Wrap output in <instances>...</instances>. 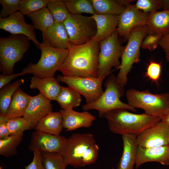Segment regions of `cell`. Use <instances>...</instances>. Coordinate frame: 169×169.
I'll return each mask as SVG.
<instances>
[{
    "label": "cell",
    "instance_id": "f546056e",
    "mask_svg": "<svg viewBox=\"0 0 169 169\" xmlns=\"http://www.w3.org/2000/svg\"><path fill=\"white\" fill-rule=\"evenodd\" d=\"M23 136L10 135L0 139V155L7 158L17 155V147L21 143Z\"/></svg>",
    "mask_w": 169,
    "mask_h": 169
},
{
    "label": "cell",
    "instance_id": "6da1fadb",
    "mask_svg": "<svg viewBox=\"0 0 169 169\" xmlns=\"http://www.w3.org/2000/svg\"><path fill=\"white\" fill-rule=\"evenodd\" d=\"M68 54L59 71L67 77H98L99 43L93 39L80 45L69 43Z\"/></svg>",
    "mask_w": 169,
    "mask_h": 169
},
{
    "label": "cell",
    "instance_id": "52a82bcc",
    "mask_svg": "<svg viewBox=\"0 0 169 169\" xmlns=\"http://www.w3.org/2000/svg\"><path fill=\"white\" fill-rule=\"evenodd\" d=\"M126 96L129 105L136 108L143 109L145 113L160 118L169 110V93L153 94L148 90L142 91L128 90Z\"/></svg>",
    "mask_w": 169,
    "mask_h": 169
},
{
    "label": "cell",
    "instance_id": "277c9868",
    "mask_svg": "<svg viewBox=\"0 0 169 169\" xmlns=\"http://www.w3.org/2000/svg\"><path fill=\"white\" fill-rule=\"evenodd\" d=\"M43 37L39 49L41 51L39 60L36 64H29L20 73L21 75L29 74L40 78L53 77L63 63L68 54V49L55 48Z\"/></svg>",
    "mask_w": 169,
    "mask_h": 169
},
{
    "label": "cell",
    "instance_id": "ee69618b",
    "mask_svg": "<svg viewBox=\"0 0 169 169\" xmlns=\"http://www.w3.org/2000/svg\"><path fill=\"white\" fill-rule=\"evenodd\" d=\"M161 121L169 127V110L165 112L160 117Z\"/></svg>",
    "mask_w": 169,
    "mask_h": 169
},
{
    "label": "cell",
    "instance_id": "d6986e66",
    "mask_svg": "<svg viewBox=\"0 0 169 169\" xmlns=\"http://www.w3.org/2000/svg\"><path fill=\"white\" fill-rule=\"evenodd\" d=\"M96 23L97 32L93 38L99 42L109 37L117 28L119 15L95 13L91 16Z\"/></svg>",
    "mask_w": 169,
    "mask_h": 169
},
{
    "label": "cell",
    "instance_id": "8992f818",
    "mask_svg": "<svg viewBox=\"0 0 169 169\" xmlns=\"http://www.w3.org/2000/svg\"><path fill=\"white\" fill-rule=\"evenodd\" d=\"M30 40L22 34H11L0 38V70L3 74H13L15 64L29 50Z\"/></svg>",
    "mask_w": 169,
    "mask_h": 169
},
{
    "label": "cell",
    "instance_id": "4dcf8cb0",
    "mask_svg": "<svg viewBox=\"0 0 169 169\" xmlns=\"http://www.w3.org/2000/svg\"><path fill=\"white\" fill-rule=\"evenodd\" d=\"M7 125L10 135L23 136L24 132L35 128L36 126L23 117L8 120Z\"/></svg>",
    "mask_w": 169,
    "mask_h": 169
},
{
    "label": "cell",
    "instance_id": "d6a6232c",
    "mask_svg": "<svg viewBox=\"0 0 169 169\" xmlns=\"http://www.w3.org/2000/svg\"><path fill=\"white\" fill-rule=\"evenodd\" d=\"M66 7L71 14H81L85 13L93 15L95 13L91 0H64Z\"/></svg>",
    "mask_w": 169,
    "mask_h": 169
},
{
    "label": "cell",
    "instance_id": "5b68a950",
    "mask_svg": "<svg viewBox=\"0 0 169 169\" xmlns=\"http://www.w3.org/2000/svg\"><path fill=\"white\" fill-rule=\"evenodd\" d=\"M104 85L106 89L101 96L95 101L83 105L82 107L83 110H96L100 118L103 117L104 115L107 112L116 109H125L134 112L136 111V108L120 100V98L125 94L124 87L117 82L116 76L114 74H110Z\"/></svg>",
    "mask_w": 169,
    "mask_h": 169
},
{
    "label": "cell",
    "instance_id": "7402d4cb",
    "mask_svg": "<svg viewBox=\"0 0 169 169\" xmlns=\"http://www.w3.org/2000/svg\"><path fill=\"white\" fill-rule=\"evenodd\" d=\"M42 36L52 46L59 49H67L70 43L67 32L62 22H54L51 27L42 33Z\"/></svg>",
    "mask_w": 169,
    "mask_h": 169
},
{
    "label": "cell",
    "instance_id": "4316f807",
    "mask_svg": "<svg viewBox=\"0 0 169 169\" xmlns=\"http://www.w3.org/2000/svg\"><path fill=\"white\" fill-rule=\"evenodd\" d=\"M81 95L72 88L62 86L56 101L62 109H73L80 105L81 101Z\"/></svg>",
    "mask_w": 169,
    "mask_h": 169
},
{
    "label": "cell",
    "instance_id": "3957f363",
    "mask_svg": "<svg viewBox=\"0 0 169 169\" xmlns=\"http://www.w3.org/2000/svg\"><path fill=\"white\" fill-rule=\"evenodd\" d=\"M103 117L107 120L111 132L121 135L129 133L137 136L161 121L158 117L145 113L134 114L123 109L110 111L105 113Z\"/></svg>",
    "mask_w": 169,
    "mask_h": 169
},
{
    "label": "cell",
    "instance_id": "603a6c76",
    "mask_svg": "<svg viewBox=\"0 0 169 169\" xmlns=\"http://www.w3.org/2000/svg\"><path fill=\"white\" fill-rule=\"evenodd\" d=\"M146 26L148 34H156L163 37L169 34V10L150 13Z\"/></svg>",
    "mask_w": 169,
    "mask_h": 169
},
{
    "label": "cell",
    "instance_id": "ab89813d",
    "mask_svg": "<svg viewBox=\"0 0 169 169\" xmlns=\"http://www.w3.org/2000/svg\"><path fill=\"white\" fill-rule=\"evenodd\" d=\"M33 152V160L29 164L25 166V169H45L43 165L41 152L38 150Z\"/></svg>",
    "mask_w": 169,
    "mask_h": 169
},
{
    "label": "cell",
    "instance_id": "1f68e13d",
    "mask_svg": "<svg viewBox=\"0 0 169 169\" xmlns=\"http://www.w3.org/2000/svg\"><path fill=\"white\" fill-rule=\"evenodd\" d=\"M47 8L52 14L55 22L63 23L71 14L64 0H50Z\"/></svg>",
    "mask_w": 169,
    "mask_h": 169
},
{
    "label": "cell",
    "instance_id": "60d3db41",
    "mask_svg": "<svg viewBox=\"0 0 169 169\" xmlns=\"http://www.w3.org/2000/svg\"><path fill=\"white\" fill-rule=\"evenodd\" d=\"M8 121L5 116L0 115V139L6 138L10 136L7 125Z\"/></svg>",
    "mask_w": 169,
    "mask_h": 169
},
{
    "label": "cell",
    "instance_id": "30bf717a",
    "mask_svg": "<svg viewBox=\"0 0 169 169\" xmlns=\"http://www.w3.org/2000/svg\"><path fill=\"white\" fill-rule=\"evenodd\" d=\"M63 23L70 43L73 45L85 44L92 39L96 33V23L91 16L71 14Z\"/></svg>",
    "mask_w": 169,
    "mask_h": 169
},
{
    "label": "cell",
    "instance_id": "e0dca14e",
    "mask_svg": "<svg viewBox=\"0 0 169 169\" xmlns=\"http://www.w3.org/2000/svg\"><path fill=\"white\" fill-rule=\"evenodd\" d=\"M63 119V128L71 131L82 128H89L95 119V116L88 111L78 112L70 110L61 109L59 111Z\"/></svg>",
    "mask_w": 169,
    "mask_h": 169
},
{
    "label": "cell",
    "instance_id": "9a60e30c",
    "mask_svg": "<svg viewBox=\"0 0 169 169\" xmlns=\"http://www.w3.org/2000/svg\"><path fill=\"white\" fill-rule=\"evenodd\" d=\"M65 136L55 135L36 130L32 134L28 149L33 152L59 153L66 139Z\"/></svg>",
    "mask_w": 169,
    "mask_h": 169
},
{
    "label": "cell",
    "instance_id": "7a4b0ae2",
    "mask_svg": "<svg viewBox=\"0 0 169 169\" xmlns=\"http://www.w3.org/2000/svg\"><path fill=\"white\" fill-rule=\"evenodd\" d=\"M99 149L92 134L75 133L66 138L59 153L67 166L77 168L95 163Z\"/></svg>",
    "mask_w": 169,
    "mask_h": 169
},
{
    "label": "cell",
    "instance_id": "4fadbf2b",
    "mask_svg": "<svg viewBox=\"0 0 169 169\" xmlns=\"http://www.w3.org/2000/svg\"><path fill=\"white\" fill-rule=\"evenodd\" d=\"M0 28L12 34H22L26 36L39 49L41 43L37 40L34 28L26 23L23 15L19 11L7 18H0Z\"/></svg>",
    "mask_w": 169,
    "mask_h": 169
},
{
    "label": "cell",
    "instance_id": "bcb514c9",
    "mask_svg": "<svg viewBox=\"0 0 169 169\" xmlns=\"http://www.w3.org/2000/svg\"><path fill=\"white\" fill-rule=\"evenodd\" d=\"M166 58L167 60L169 62V52L166 53Z\"/></svg>",
    "mask_w": 169,
    "mask_h": 169
},
{
    "label": "cell",
    "instance_id": "44dd1931",
    "mask_svg": "<svg viewBox=\"0 0 169 169\" xmlns=\"http://www.w3.org/2000/svg\"><path fill=\"white\" fill-rule=\"evenodd\" d=\"M136 136L135 135L129 133L122 135L123 151L116 169H133L138 146Z\"/></svg>",
    "mask_w": 169,
    "mask_h": 169
},
{
    "label": "cell",
    "instance_id": "836d02e7",
    "mask_svg": "<svg viewBox=\"0 0 169 169\" xmlns=\"http://www.w3.org/2000/svg\"><path fill=\"white\" fill-rule=\"evenodd\" d=\"M45 169H66L67 166L59 153L41 152Z\"/></svg>",
    "mask_w": 169,
    "mask_h": 169
},
{
    "label": "cell",
    "instance_id": "ac0fdd59",
    "mask_svg": "<svg viewBox=\"0 0 169 169\" xmlns=\"http://www.w3.org/2000/svg\"><path fill=\"white\" fill-rule=\"evenodd\" d=\"M51 101L40 93L32 96L23 117L36 126L41 120L53 112Z\"/></svg>",
    "mask_w": 169,
    "mask_h": 169
},
{
    "label": "cell",
    "instance_id": "f1b7e54d",
    "mask_svg": "<svg viewBox=\"0 0 169 169\" xmlns=\"http://www.w3.org/2000/svg\"><path fill=\"white\" fill-rule=\"evenodd\" d=\"M24 83V79H19L0 89V115L5 116L14 93Z\"/></svg>",
    "mask_w": 169,
    "mask_h": 169
},
{
    "label": "cell",
    "instance_id": "ba28073f",
    "mask_svg": "<svg viewBox=\"0 0 169 169\" xmlns=\"http://www.w3.org/2000/svg\"><path fill=\"white\" fill-rule=\"evenodd\" d=\"M147 34L146 25L134 28L130 34L127 43L124 47L120 71L116 76L117 82L123 87L127 83V75L133 64L140 61V48L143 39Z\"/></svg>",
    "mask_w": 169,
    "mask_h": 169
},
{
    "label": "cell",
    "instance_id": "b9f144b4",
    "mask_svg": "<svg viewBox=\"0 0 169 169\" xmlns=\"http://www.w3.org/2000/svg\"><path fill=\"white\" fill-rule=\"evenodd\" d=\"M21 75L20 73L9 75H5L3 74L0 75V89L8 85L13 79Z\"/></svg>",
    "mask_w": 169,
    "mask_h": 169
},
{
    "label": "cell",
    "instance_id": "7dc6e473",
    "mask_svg": "<svg viewBox=\"0 0 169 169\" xmlns=\"http://www.w3.org/2000/svg\"><path fill=\"white\" fill-rule=\"evenodd\" d=\"M0 169H3L2 166H0Z\"/></svg>",
    "mask_w": 169,
    "mask_h": 169
},
{
    "label": "cell",
    "instance_id": "5bb4252c",
    "mask_svg": "<svg viewBox=\"0 0 169 169\" xmlns=\"http://www.w3.org/2000/svg\"><path fill=\"white\" fill-rule=\"evenodd\" d=\"M136 141L138 146L144 148L169 145V127L161 121L138 135Z\"/></svg>",
    "mask_w": 169,
    "mask_h": 169
},
{
    "label": "cell",
    "instance_id": "7bdbcfd3",
    "mask_svg": "<svg viewBox=\"0 0 169 169\" xmlns=\"http://www.w3.org/2000/svg\"><path fill=\"white\" fill-rule=\"evenodd\" d=\"M159 45L166 53L169 52V34L162 37Z\"/></svg>",
    "mask_w": 169,
    "mask_h": 169
},
{
    "label": "cell",
    "instance_id": "7c38bea8",
    "mask_svg": "<svg viewBox=\"0 0 169 169\" xmlns=\"http://www.w3.org/2000/svg\"><path fill=\"white\" fill-rule=\"evenodd\" d=\"M150 13H146L137 9L135 5L127 6L119 15V22L116 31L119 36L127 39L134 28L146 25Z\"/></svg>",
    "mask_w": 169,
    "mask_h": 169
},
{
    "label": "cell",
    "instance_id": "e575fe53",
    "mask_svg": "<svg viewBox=\"0 0 169 169\" xmlns=\"http://www.w3.org/2000/svg\"><path fill=\"white\" fill-rule=\"evenodd\" d=\"M50 0H22L19 11L27 16L45 7Z\"/></svg>",
    "mask_w": 169,
    "mask_h": 169
},
{
    "label": "cell",
    "instance_id": "d590c367",
    "mask_svg": "<svg viewBox=\"0 0 169 169\" xmlns=\"http://www.w3.org/2000/svg\"><path fill=\"white\" fill-rule=\"evenodd\" d=\"M22 0H0L2 8L0 13V18H5L19 11Z\"/></svg>",
    "mask_w": 169,
    "mask_h": 169
},
{
    "label": "cell",
    "instance_id": "f6af8a7d",
    "mask_svg": "<svg viewBox=\"0 0 169 169\" xmlns=\"http://www.w3.org/2000/svg\"><path fill=\"white\" fill-rule=\"evenodd\" d=\"M164 10H169V0H162V8Z\"/></svg>",
    "mask_w": 169,
    "mask_h": 169
},
{
    "label": "cell",
    "instance_id": "83f0119b",
    "mask_svg": "<svg viewBox=\"0 0 169 169\" xmlns=\"http://www.w3.org/2000/svg\"><path fill=\"white\" fill-rule=\"evenodd\" d=\"M27 16L31 20L34 28L44 32L54 23L51 13L47 7L31 13Z\"/></svg>",
    "mask_w": 169,
    "mask_h": 169
},
{
    "label": "cell",
    "instance_id": "f35d334b",
    "mask_svg": "<svg viewBox=\"0 0 169 169\" xmlns=\"http://www.w3.org/2000/svg\"><path fill=\"white\" fill-rule=\"evenodd\" d=\"M162 37L156 34H148L143 39L141 47L150 51L155 50L159 45L160 41Z\"/></svg>",
    "mask_w": 169,
    "mask_h": 169
},
{
    "label": "cell",
    "instance_id": "74e56055",
    "mask_svg": "<svg viewBox=\"0 0 169 169\" xmlns=\"http://www.w3.org/2000/svg\"><path fill=\"white\" fill-rule=\"evenodd\" d=\"M161 71V64L152 61L147 66L145 76L152 81L157 83L160 78Z\"/></svg>",
    "mask_w": 169,
    "mask_h": 169
},
{
    "label": "cell",
    "instance_id": "8fae6325",
    "mask_svg": "<svg viewBox=\"0 0 169 169\" xmlns=\"http://www.w3.org/2000/svg\"><path fill=\"white\" fill-rule=\"evenodd\" d=\"M105 78L67 77L58 75L57 79L59 82L66 84L84 96L86 104L92 103L97 100L104 91L102 84Z\"/></svg>",
    "mask_w": 169,
    "mask_h": 169
},
{
    "label": "cell",
    "instance_id": "cb8c5ba5",
    "mask_svg": "<svg viewBox=\"0 0 169 169\" xmlns=\"http://www.w3.org/2000/svg\"><path fill=\"white\" fill-rule=\"evenodd\" d=\"M32 96L23 92L20 88L14 93L5 115L8 120L23 117Z\"/></svg>",
    "mask_w": 169,
    "mask_h": 169
},
{
    "label": "cell",
    "instance_id": "2e32d148",
    "mask_svg": "<svg viewBox=\"0 0 169 169\" xmlns=\"http://www.w3.org/2000/svg\"><path fill=\"white\" fill-rule=\"evenodd\" d=\"M149 162H155L164 165H169V145L144 148L137 146L135 165L136 169Z\"/></svg>",
    "mask_w": 169,
    "mask_h": 169
},
{
    "label": "cell",
    "instance_id": "ffe728a7",
    "mask_svg": "<svg viewBox=\"0 0 169 169\" xmlns=\"http://www.w3.org/2000/svg\"><path fill=\"white\" fill-rule=\"evenodd\" d=\"M29 87L32 89H38L51 101L56 100L62 87L57 79L54 77L40 78L35 76L31 78Z\"/></svg>",
    "mask_w": 169,
    "mask_h": 169
},
{
    "label": "cell",
    "instance_id": "484cf974",
    "mask_svg": "<svg viewBox=\"0 0 169 169\" xmlns=\"http://www.w3.org/2000/svg\"><path fill=\"white\" fill-rule=\"evenodd\" d=\"M62 122V117L60 112L53 111L41 120L35 129L50 134L59 135L63 128Z\"/></svg>",
    "mask_w": 169,
    "mask_h": 169
},
{
    "label": "cell",
    "instance_id": "9c48e42d",
    "mask_svg": "<svg viewBox=\"0 0 169 169\" xmlns=\"http://www.w3.org/2000/svg\"><path fill=\"white\" fill-rule=\"evenodd\" d=\"M116 30L107 38L100 41L98 56V77L105 78L111 73L112 69H120L119 59L124 47L121 44Z\"/></svg>",
    "mask_w": 169,
    "mask_h": 169
},
{
    "label": "cell",
    "instance_id": "d4e9b609",
    "mask_svg": "<svg viewBox=\"0 0 169 169\" xmlns=\"http://www.w3.org/2000/svg\"><path fill=\"white\" fill-rule=\"evenodd\" d=\"M95 13L119 15L133 0H91Z\"/></svg>",
    "mask_w": 169,
    "mask_h": 169
},
{
    "label": "cell",
    "instance_id": "8d00e7d4",
    "mask_svg": "<svg viewBox=\"0 0 169 169\" xmlns=\"http://www.w3.org/2000/svg\"><path fill=\"white\" fill-rule=\"evenodd\" d=\"M136 8L145 13H150L162 8V0H138L135 5Z\"/></svg>",
    "mask_w": 169,
    "mask_h": 169
}]
</instances>
